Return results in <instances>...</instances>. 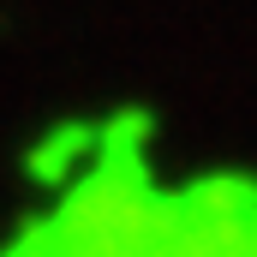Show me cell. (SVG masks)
<instances>
[{"label":"cell","instance_id":"obj_1","mask_svg":"<svg viewBox=\"0 0 257 257\" xmlns=\"http://www.w3.org/2000/svg\"><path fill=\"white\" fill-rule=\"evenodd\" d=\"M12 257H257V186L162 192L138 156H102Z\"/></svg>","mask_w":257,"mask_h":257}]
</instances>
